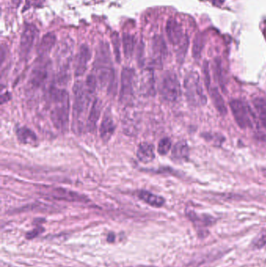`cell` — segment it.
I'll use <instances>...</instances> for the list:
<instances>
[{
  "label": "cell",
  "mask_w": 266,
  "mask_h": 267,
  "mask_svg": "<svg viewBox=\"0 0 266 267\" xmlns=\"http://www.w3.org/2000/svg\"><path fill=\"white\" fill-rule=\"evenodd\" d=\"M209 91L211 95L212 101L215 108L222 115L225 116L227 113V106L225 105L224 99L221 95L220 93L215 88H213Z\"/></svg>",
  "instance_id": "obj_22"
},
{
  "label": "cell",
  "mask_w": 266,
  "mask_h": 267,
  "mask_svg": "<svg viewBox=\"0 0 266 267\" xmlns=\"http://www.w3.org/2000/svg\"><path fill=\"white\" fill-rule=\"evenodd\" d=\"M142 91L146 92L147 94H151L152 92H154V79H153V75H147V80L143 79L142 84Z\"/></svg>",
  "instance_id": "obj_30"
},
{
  "label": "cell",
  "mask_w": 266,
  "mask_h": 267,
  "mask_svg": "<svg viewBox=\"0 0 266 267\" xmlns=\"http://www.w3.org/2000/svg\"><path fill=\"white\" fill-rule=\"evenodd\" d=\"M203 74L204 77H205V85L207 86L208 89H209V85H210V75H209V64L207 62H205V64L203 66Z\"/></svg>",
  "instance_id": "obj_31"
},
{
  "label": "cell",
  "mask_w": 266,
  "mask_h": 267,
  "mask_svg": "<svg viewBox=\"0 0 266 267\" xmlns=\"http://www.w3.org/2000/svg\"><path fill=\"white\" fill-rule=\"evenodd\" d=\"M45 2V0H27L24 10H28L31 6H41Z\"/></svg>",
  "instance_id": "obj_32"
},
{
  "label": "cell",
  "mask_w": 266,
  "mask_h": 267,
  "mask_svg": "<svg viewBox=\"0 0 266 267\" xmlns=\"http://www.w3.org/2000/svg\"><path fill=\"white\" fill-rule=\"evenodd\" d=\"M137 156L142 163H151L156 157L154 146L148 142H142L138 146Z\"/></svg>",
  "instance_id": "obj_15"
},
{
  "label": "cell",
  "mask_w": 266,
  "mask_h": 267,
  "mask_svg": "<svg viewBox=\"0 0 266 267\" xmlns=\"http://www.w3.org/2000/svg\"><path fill=\"white\" fill-rule=\"evenodd\" d=\"M233 117L240 128L242 129L252 128L254 114L248 105L241 99H233L230 102Z\"/></svg>",
  "instance_id": "obj_6"
},
{
  "label": "cell",
  "mask_w": 266,
  "mask_h": 267,
  "mask_svg": "<svg viewBox=\"0 0 266 267\" xmlns=\"http://www.w3.org/2000/svg\"><path fill=\"white\" fill-rule=\"evenodd\" d=\"M188 45H189V40H188L187 36H186L181 45H179L177 49V60L179 61V63H183V59L185 58L186 53H187V49H188Z\"/></svg>",
  "instance_id": "obj_28"
},
{
  "label": "cell",
  "mask_w": 266,
  "mask_h": 267,
  "mask_svg": "<svg viewBox=\"0 0 266 267\" xmlns=\"http://www.w3.org/2000/svg\"><path fill=\"white\" fill-rule=\"evenodd\" d=\"M135 72L130 67H124L121 73V101L124 104L132 102Z\"/></svg>",
  "instance_id": "obj_8"
},
{
  "label": "cell",
  "mask_w": 266,
  "mask_h": 267,
  "mask_svg": "<svg viewBox=\"0 0 266 267\" xmlns=\"http://www.w3.org/2000/svg\"><path fill=\"white\" fill-rule=\"evenodd\" d=\"M50 71V61L46 57H39L31 75V81L35 86L43 85L47 80Z\"/></svg>",
  "instance_id": "obj_9"
},
{
  "label": "cell",
  "mask_w": 266,
  "mask_h": 267,
  "mask_svg": "<svg viewBox=\"0 0 266 267\" xmlns=\"http://www.w3.org/2000/svg\"><path fill=\"white\" fill-rule=\"evenodd\" d=\"M187 216L197 227L208 226L212 223V219L209 216H207V217L199 216L192 210L187 211Z\"/></svg>",
  "instance_id": "obj_25"
},
{
  "label": "cell",
  "mask_w": 266,
  "mask_h": 267,
  "mask_svg": "<svg viewBox=\"0 0 266 267\" xmlns=\"http://www.w3.org/2000/svg\"><path fill=\"white\" fill-rule=\"evenodd\" d=\"M56 37L54 33H47L43 36L37 46V53L39 57H46L55 45Z\"/></svg>",
  "instance_id": "obj_16"
},
{
  "label": "cell",
  "mask_w": 266,
  "mask_h": 267,
  "mask_svg": "<svg viewBox=\"0 0 266 267\" xmlns=\"http://www.w3.org/2000/svg\"><path fill=\"white\" fill-rule=\"evenodd\" d=\"M253 106L256 112L258 119L262 127L266 130V99L262 97H256L253 99Z\"/></svg>",
  "instance_id": "obj_21"
},
{
  "label": "cell",
  "mask_w": 266,
  "mask_h": 267,
  "mask_svg": "<svg viewBox=\"0 0 266 267\" xmlns=\"http://www.w3.org/2000/svg\"><path fill=\"white\" fill-rule=\"evenodd\" d=\"M50 102L53 124L60 132H66L69 125V94L63 89H53L50 93Z\"/></svg>",
  "instance_id": "obj_3"
},
{
  "label": "cell",
  "mask_w": 266,
  "mask_h": 267,
  "mask_svg": "<svg viewBox=\"0 0 266 267\" xmlns=\"http://www.w3.org/2000/svg\"><path fill=\"white\" fill-rule=\"evenodd\" d=\"M166 32L170 43L177 47H179L181 45L186 38V36H183L181 24L174 18H170L167 20Z\"/></svg>",
  "instance_id": "obj_11"
},
{
  "label": "cell",
  "mask_w": 266,
  "mask_h": 267,
  "mask_svg": "<svg viewBox=\"0 0 266 267\" xmlns=\"http://www.w3.org/2000/svg\"><path fill=\"white\" fill-rule=\"evenodd\" d=\"M112 46H113V53L117 59V63L121 62V41L120 36L117 32H114L112 35Z\"/></svg>",
  "instance_id": "obj_27"
},
{
  "label": "cell",
  "mask_w": 266,
  "mask_h": 267,
  "mask_svg": "<svg viewBox=\"0 0 266 267\" xmlns=\"http://www.w3.org/2000/svg\"><path fill=\"white\" fill-rule=\"evenodd\" d=\"M184 89L187 102L194 107L206 104L207 97L204 93L200 76L195 71L190 72L184 79Z\"/></svg>",
  "instance_id": "obj_4"
},
{
  "label": "cell",
  "mask_w": 266,
  "mask_h": 267,
  "mask_svg": "<svg viewBox=\"0 0 266 267\" xmlns=\"http://www.w3.org/2000/svg\"><path fill=\"white\" fill-rule=\"evenodd\" d=\"M96 78L93 75H89L85 82L77 81L73 86V129L76 132H82L85 128V120L89 118V108L91 106V101L95 100L93 95L96 89Z\"/></svg>",
  "instance_id": "obj_1"
},
{
  "label": "cell",
  "mask_w": 266,
  "mask_h": 267,
  "mask_svg": "<svg viewBox=\"0 0 266 267\" xmlns=\"http://www.w3.org/2000/svg\"><path fill=\"white\" fill-rule=\"evenodd\" d=\"M213 70H214L215 79H216V81L219 82L221 88L223 89L225 86L224 74H223V67H222V64H221L220 60L219 59H215L214 61Z\"/></svg>",
  "instance_id": "obj_26"
},
{
  "label": "cell",
  "mask_w": 266,
  "mask_h": 267,
  "mask_svg": "<svg viewBox=\"0 0 266 267\" xmlns=\"http://www.w3.org/2000/svg\"><path fill=\"white\" fill-rule=\"evenodd\" d=\"M205 45V36L203 33H197L195 37L192 47V54L195 59H199Z\"/></svg>",
  "instance_id": "obj_23"
},
{
  "label": "cell",
  "mask_w": 266,
  "mask_h": 267,
  "mask_svg": "<svg viewBox=\"0 0 266 267\" xmlns=\"http://www.w3.org/2000/svg\"><path fill=\"white\" fill-rule=\"evenodd\" d=\"M93 75L102 86L107 88L108 91H115V71L107 42H101L98 46Z\"/></svg>",
  "instance_id": "obj_2"
},
{
  "label": "cell",
  "mask_w": 266,
  "mask_h": 267,
  "mask_svg": "<svg viewBox=\"0 0 266 267\" xmlns=\"http://www.w3.org/2000/svg\"><path fill=\"white\" fill-rule=\"evenodd\" d=\"M159 89L161 96L167 102H175L181 95L179 80L176 74L171 71H167L162 75Z\"/></svg>",
  "instance_id": "obj_5"
},
{
  "label": "cell",
  "mask_w": 266,
  "mask_h": 267,
  "mask_svg": "<svg viewBox=\"0 0 266 267\" xmlns=\"http://www.w3.org/2000/svg\"><path fill=\"white\" fill-rule=\"evenodd\" d=\"M171 147V140H170V138H164L159 142L157 151H158L160 155H165L169 153Z\"/></svg>",
  "instance_id": "obj_29"
},
{
  "label": "cell",
  "mask_w": 266,
  "mask_h": 267,
  "mask_svg": "<svg viewBox=\"0 0 266 267\" xmlns=\"http://www.w3.org/2000/svg\"><path fill=\"white\" fill-rule=\"evenodd\" d=\"M138 197L144 201V203L150 205L151 207L160 208L165 204V199L162 197L150 192L148 191L142 190L138 192Z\"/></svg>",
  "instance_id": "obj_19"
},
{
  "label": "cell",
  "mask_w": 266,
  "mask_h": 267,
  "mask_svg": "<svg viewBox=\"0 0 266 267\" xmlns=\"http://www.w3.org/2000/svg\"><path fill=\"white\" fill-rule=\"evenodd\" d=\"M38 30L32 24H25L21 34L20 41V57L21 59H26L29 56L31 50L38 37Z\"/></svg>",
  "instance_id": "obj_7"
},
{
  "label": "cell",
  "mask_w": 266,
  "mask_h": 267,
  "mask_svg": "<svg viewBox=\"0 0 266 267\" xmlns=\"http://www.w3.org/2000/svg\"><path fill=\"white\" fill-rule=\"evenodd\" d=\"M189 146L185 141H179L172 150V157L176 161H186L189 158Z\"/></svg>",
  "instance_id": "obj_18"
},
{
  "label": "cell",
  "mask_w": 266,
  "mask_h": 267,
  "mask_svg": "<svg viewBox=\"0 0 266 267\" xmlns=\"http://www.w3.org/2000/svg\"><path fill=\"white\" fill-rule=\"evenodd\" d=\"M116 130V124L110 110L105 112L103 120L101 122L100 136L104 142H108Z\"/></svg>",
  "instance_id": "obj_13"
},
{
  "label": "cell",
  "mask_w": 266,
  "mask_h": 267,
  "mask_svg": "<svg viewBox=\"0 0 266 267\" xmlns=\"http://www.w3.org/2000/svg\"><path fill=\"white\" fill-rule=\"evenodd\" d=\"M17 137L20 143L28 146H37V138L35 133L27 128V127H21L18 128L16 132Z\"/></svg>",
  "instance_id": "obj_17"
},
{
  "label": "cell",
  "mask_w": 266,
  "mask_h": 267,
  "mask_svg": "<svg viewBox=\"0 0 266 267\" xmlns=\"http://www.w3.org/2000/svg\"><path fill=\"white\" fill-rule=\"evenodd\" d=\"M114 240H115L114 234H112V233H110V234H108V242H114Z\"/></svg>",
  "instance_id": "obj_34"
},
{
  "label": "cell",
  "mask_w": 266,
  "mask_h": 267,
  "mask_svg": "<svg viewBox=\"0 0 266 267\" xmlns=\"http://www.w3.org/2000/svg\"><path fill=\"white\" fill-rule=\"evenodd\" d=\"M123 46H124V53L126 58H130L132 57L135 45V39L134 37L130 34L124 33L123 35Z\"/></svg>",
  "instance_id": "obj_24"
},
{
  "label": "cell",
  "mask_w": 266,
  "mask_h": 267,
  "mask_svg": "<svg viewBox=\"0 0 266 267\" xmlns=\"http://www.w3.org/2000/svg\"><path fill=\"white\" fill-rule=\"evenodd\" d=\"M152 64L157 67L162 66L167 55V47L162 36H156L152 40Z\"/></svg>",
  "instance_id": "obj_10"
},
{
  "label": "cell",
  "mask_w": 266,
  "mask_h": 267,
  "mask_svg": "<svg viewBox=\"0 0 266 267\" xmlns=\"http://www.w3.org/2000/svg\"><path fill=\"white\" fill-rule=\"evenodd\" d=\"M42 231H43V229H42V228H36V229L32 230V231L28 233V234H27V238H29V239L35 238L37 235H39Z\"/></svg>",
  "instance_id": "obj_33"
},
{
  "label": "cell",
  "mask_w": 266,
  "mask_h": 267,
  "mask_svg": "<svg viewBox=\"0 0 266 267\" xmlns=\"http://www.w3.org/2000/svg\"><path fill=\"white\" fill-rule=\"evenodd\" d=\"M50 194L53 198L60 199V200L69 201V202H87L88 201V198L85 195L63 189H51Z\"/></svg>",
  "instance_id": "obj_14"
},
{
  "label": "cell",
  "mask_w": 266,
  "mask_h": 267,
  "mask_svg": "<svg viewBox=\"0 0 266 267\" xmlns=\"http://www.w3.org/2000/svg\"><path fill=\"white\" fill-rule=\"evenodd\" d=\"M91 53L87 45H82L77 53L75 61V76L80 77L87 70L88 63L91 59Z\"/></svg>",
  "instance_id": "obj_12"
},
{
  "label": "cell",
  "mask_w": 266,
  "mask_h": 267,
  "mask_svg": "<svg viewBox=\"0 0 266 267\" xmlns=\"http://www.w3.org/2000/svg\"><path fill=\"white\" fill-rule=\"evenodd\" d=\"M101 113V102L99 99L95 98L93 101L90 111H89V118L87 121V128L89 132L95 131L97 122L99 120V115Z\"/></svg>",
  "instance_id": "obj_20"
}]
</instances>
